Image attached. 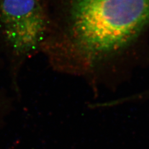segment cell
Wrapping results in <instances>:
<instances>
[{
	"label": "cell",
	"instance_id": "obj_3",
	"mask_svg": "<svg viewBox=\"0 0 149 149\" xmlns=\"http://www.w3.org/2000/svg\"><path fill=\"white\" fill-rule=\"evenodd\" d=\"M130 100L132 102H139L149 101V88L145 91L139 92L130 96Z\"/></svg>",
	"mask_w": 149,
	"mask_h": 149
},
{
	"label": "cell",
	"instance_id": "obj_1",
	"mask_svg": "<svg viewBox=\"0 0 149 149\" xmlns=\"http://www.w3.org/2000/svg\"><path fill=\"white\" fill-rule=\"evenodd\" d=\"M54 64L78 74L130 45L149 24V0H72Z\"/></svg>",
	"mask_w": 149,
	"mask_h": 149
},
{
	"label": "cell",
	"instance_id": "obj_2",
	"mask_svg": "<svg viewBox=\"0 0 149 149\" xmlns=\"http://www.w3.org/2000/svg\"><path fill=\"white\" fill-rule=\"evenodd\" d=\"M0 24L7 43L18 55L33 52L47 29L40 0H0Z\"/></svg>",
	"mask_w": 149,
	"mask_h": 149
},
{
	"label": "cell",
	"instance_id": "obj_4",
	"mask_svg": "<svg viewBox=\"0 0 149 149\" xmlns=\"http://www.w3.org/2000/svg\"><path fill=\"white\" fill-rule=\"evenodd\" d=\"M2 98H1V97L0 96V111H2V110H1V109L3 108H6V109H7V106H8V104H3V102H2Z\"/></svg>",
	"mask_w": 149,
	"mask_h": 149
}]
</instances>
